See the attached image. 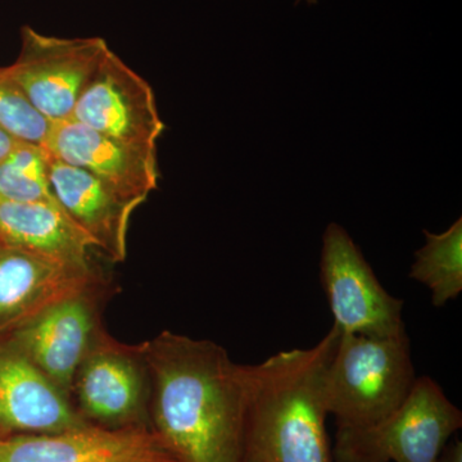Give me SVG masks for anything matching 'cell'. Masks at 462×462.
Returning a JSON list of instances; mask_svg holds the SVG:
<instances>
[{"instance_id":"cell-1","label":"cell","mask_w":462,"mask_h":462,"mask_svg":"<svg viewBox=\"0 0 462 462\" xmlns=\"http://www.w3.org/2000/svg\"><path fill=\"white\" fill-rule=\"evenodd\" d=\"M147 366L149 427L178 462H242L254 365L224 346L163 331L139 346Z\"/></svg>"},{"instance_id":"cell-2","label":"cell","mask_w":462,"mask_h":462,"mask_svg":"<svg viewBox=\"0 0 462 462\" xmlns=\"http://www.w3.org/2000/svg\"><path fill=\"white\" fill-rule=\"evenodd\" d=\"M339 337L333 324L311 348L254 365L245 454L263 462H333L325 376Z\"/></svg>"},{"instance_id":"cell-3","label":"cell","mask_w":462,"mask_h":462,"mask_svg":"<svg viewBox=\"0 0 462 462\" xmlns=\"http://www.w3.org/2000/svg\"><path fill=\"white\" fill-rule=\"evenodd\" d=\"M407 331L388 338L340 333L327 376L325 400L338 428H363L397 409L415 384Z\"/></svg>"},{"instance_id":"cell-4","label":"cell","mask_w":462,"mask_h":462,"mask_svg":"<svg viewBox=\"0 0 462 462\" xmlns=\"http://www.w3.org/2000/svg\"><path fill=\"white\" fill-rule=\"evenodd\" d=\"M462 427V412L430 376L416 378L403 402L382 420L338 428L336 462H437Z\"/></svg>"},{"instance_id":"cell-5","label":"cell","mask_w":462,"mask_h":462,"mask_svg":"<svg viewBox=\"0 0 462 462\" xmlns=\"http://www.w3.org/2000/svg\"><path fill=\"white\" fill-rule=\"evenodd\" d=\"M321 282L343 334L388 338L406 331L403 300L380 284L360 248L338 224L322 236Z\"/></svg>"},{"instance_id":"cell-6","label":"cell","mask_w":462,"mask_h":462,"mask_svg":"<svg viewBox=\"0 0 462 462\" xmlns=\"http://www.w3.org/2000/svg\"><path fill=\"white\" fill-rule=\"evenodd\" d=\"M21 53L5 67L33 107L51 123L71 120L76 103L108 53L102 38H58L23 26Z\"/></svg>"},{"instance_id":"cell-7","label":"cell","mask_w":462,"mask_h":462,"mask_svg":"<svg viewBox=\"0 0 462 462\" xmlns=\"http://www.w3.org/2000/svg\"><path fill=\"white\" fill-rule=\"evenodd\" d=\"M149 396L148 370L139 346L121 345L103 333L72 383L76 410L96 427L151 428Z\"/></svg>"},{"instance_id":"cell-8","label":"cell","mask_w":462,"mask_h":462,"mask_svg":"<svg viewBox=\"0 0 462 462\" xmlns=\"http://www.w3.org/2000/svg\"><path fill=\"white\" fill-rule=\"evenodd\" d=\"M97 288L98 282L57 300L3 343L25 356L69 398L79 367L105 333Z\"/></svg>"},{"instance_id":"cell-9","label":"cell","mask_w":462,"mask_h":462,"mask_svg":"<svg viewBox=\"0 0 462 462\" xmlns=\"http://www.w3.org/2000/svg\"><path fill=\"white\" fill-rule=\"evenodd\" d=\"M71 120L148 152H157L165 129L151 85L111 50L81 93Z\"/></svg>"},{"instance_id":"cell-10","label":"cell","mask_w":462,"mask_h":462,"mask_svg":"<svg viewBox=\"0 0 462 462\" xmlns=\"http://www.w3.org/2000/svg\"><path fill=\"white\" fill-rule=\"evenodd\" d=\"M0 462H178L151 428L88 425L0 439Z\"/></svg>"},{"instance_id":"cell-11","label":"cell","mask_w":462,"mask_h":462,"mask_svg":"<svg viewBox=\"0 0 462 462\" xmlns=\"http://www.w3.org/2000/svg\"><path fill=\"white\" fill-rule=\"evenodd\" d=\"M42 148L60 162L96 176L135 205H143L157 188V152L124 144L74 120L51 123Z\"/></svg>"},{"instance_id":"cell-12","label":"cell","mask_w":462,"mask_h":462,"mask_svg":"<svg viewBox=\"0 0 462 462\" xmlns=\"http://www.w3.org/2000/svg\"><path fill=\"white\" fill-rule=\"evenodd\" d=\"M89 422L29 360L0 343V439L80 430Z\"/></svg>"},{"instance_id":"cell-13","label":"cell","mask_w":462,"mask_h":462,"mask_svg":"<svg viewBox=\"0 0 462 462\" xmlns=\"http://www.w3.org/2000/svg\"><path fill=\"white\" fill-rule=\"evenodd\" d=\"M47 157L51 193L67 217L83 231L94 248L114 263H123L127 256L130 218L139 206L91 173L48 153Z\"/></svg>"},{"instance_id":"cell-14","label":"cell","mask_w":462,"mask_h":462,"mask_svg":"<svg viewBox=\"0 0 462 462\" xmlns=\"http://www.w3.org/2000/svg\"><path fill=\"white\" fill-rule=\"evenodd\" d=\"M96 282L93 270L72 269L0 242V336Z\"/></svg>"},{"instance_id":"cell-15","label":"cell","mask_w":462,"mask_h":462,"mask_svg":"<svg viewBox=\"0 0 462 462\" xmlns=\"http://www.w3.org/2000/svg\"><path fill=\"white\" fill-rule=\"evenodd\" d=\"M0 242L72 269L93 270V243L58 205L0 200Z\"/></svg>"},{"instance_id":"cell-16","label":"cell","mask_w":462,"mask_h":462,"mask_svg":"<svg viewBox=\"0 0 462 462\" xmlns=\"http://www.w3.org/2000/svg\"><path fill=\"white\" fill-rule=\"evenodd\" d=\"M424 234L427 242L415 254L410 278L430 289L431 305L440 309L462 291V218L445 233Z\"/></svg>"},{"instance_id":"cell-17","label":"cell","mask_w":462,"mask_h":462,"mask_svg":"<svg viewBox=\"0 0 462 462\" xmlns=\"http://www.w3.org/2000/svg\"><path fill=\"white\" fill-rule=\"evenodd\" d=\"M0 200L58 205L48 179L44 148L20 143L0 161Z\"/></svg>"},{"instance_id":"cell-18","label":"cell","mask_w":462,"mask_h":462,"mask_svg":"<svg viewBox=\"0 0 462 462\" xmlns=\"http://www.w3.org/2000/svg\"><path fill=\"white\" fill-rule=\"evenodd\" d=\"M51 123L38 111L21 88L0 69V129L25 144L42 147Z\"/></svg>"},{"instance_id":"cell-19","label":"cell","mask_w":462,"mask_h":462,"mask_svg":"<svg viewBox=\"0 0 462 462\" xmlns=\"http://www.w3.org/2000/svg\"><path fill=\"white\" fill-rule=\"evenodd\" d=\"M437 462H462V442L455 439L445 447Z\"/></svg>"},{"instance_id":"cell-20","label":"cell","mask_w":462,"mask_h":462,"mask_svg":"<svg viewBox=\"0 0 462 462\" xmlns=\"http://www.w3.org/2000/svg\"><path fill=\"white\" fill-rule=\"evenodd\" d=\"M18 144L20 142L0 129V161L5 160Z\"/></svg>"},{"instance_id":"cell-21","label":"cell","mask_w":462,"mask_h":462,"mask_svg":"<svg viewBox=\"0 0 462 462\" xmlns=\"http://www.w3.org/2000/svg\"><path fill=\"white\" fill-rule=\"evenodd\" d=\"M242 462H263L258 460V458L254 457V456L245 454V457H243Z\"/></svg>"},{"instance_id":"cell-22","label":"cell","mask_w":462,"mask_h":462,"mask_svg":"<svg viewBox=\"0 0 462 462\" xmlns=\"http://www.w3.org/2000/svg\"><path fill=\"white\" fill-rule=\"evenodd\" d=\"M306 2H309V3H314L315 0H306Z\"/></svg>"}]
</instances>
